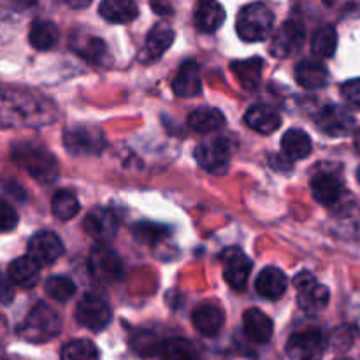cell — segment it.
Instances as JSON below:
<instances>
[{"label": "cell", "mask_w": 360, "mask_h": 360, "mask_svg": "<svg viewBox=\"0 0 360 360\" xmlns=\"http://www.w3.org/2000/svg\"><path fill=\"white\" fill-rule=\"evenodd\" d=\"M316 127L330 137H343L354 130L355 118L343 105L329 104L316 115Z\"/></svg>", "instance_id": "13"}, {"label": "cell", "mask_w": 360, "mask_h": 360, "mask_svg": "<svg viewBox=\"0 0 360 360\" xmlns=\"http://www.w3.org/2000/svg\"><path fill=\"white\" fill-rule=\"evenodd\" d=\"M62 360H98V350L91 341L72 340L63 345L60 352Z\"/></svg>", "instance_id": "35"}, {"label": "cell", "mask_w": 360, "mask_h": 360, "mask_svg": "<svg viewBox=\"0 0 360 360\" xmlns=\"http://www.w3.org/2000/svg\"><path fill=\"white\" fill-rule=\"evenodd\" d=\"M193 327L199 330L202 336H217L221 330L225 322L224 311L218 308L217 304H211V302H204L199 308L193 311L192 315Z\"/></svg>", "instance_id": "22"}, {"label": "cell", "mask_w": 360, "mask_h": 360, "mask_svg": "<svg viewBox=\"0 0 360 360\" xmlns=\"http://www.w3.org/2000/svg\"><path fill=\"white\" fill-rule=\"evenodd\" d=\"M44 292L58 302H67L76 294V285L67 276H49L44 283Z\"/></svg>", "instance_id": "36"}, {"label": "cell", "mask_w": 360, "mask_h": 360, "mask_svg": "<svg viewBox=\"0 0 360 360\" xmlns=\"http://www.w3.org/2000/svg\"><path fill=\"white\" fill-rule=\"evenodd\" d=\"M98 13L109 23H129L136 20L139 9L132 0H104L98 6Z\"/></svg>", "instance_id": "27"}, {"label": "cell", "mask_w": 360, "mask_h": 360, "mask_svg": "<svg viewBox=\"0 0 360 360\" xmlns=\"http://www.w3.org/2000/svg\"><path fill=\"white\" fill-rule=\"evenodd\" d=\"M288 280L285 276V273L278 267H266L264 271H260V274L257 276L255 281V290L259 292V295H262L264 299H269V301H278V299L283 297V294L287 292Z\"/></svg>", "instance_id": "19"}, {"label": "cell", "mask_w": 360, "mask_h": 360, "mask_svg": "<svg viewBox=\"0 0 360 360\" xmlns=\"http://www.w3.org/2000/svg\"><path fill=\"white\" fill-rule=\"evenodd\" d=\"M151 9L155 11V13H158V14H169V13H172V7L169 6V4H160V2H155V4H151Z\"/></svg>", "instance_id": "45"}, {"label": "cell", "mask_w": 360, "mask_h": 360, "mask_svg": "<svg viewBox=\"0 0 360 360\" xmlns=\"http://www.w3.org/2000/svg\"><path fill=\"white\" fill-rule=\"evenodd\" d=\"M84 232L97 241L105 243L118 232V214L109 207H95L84 218Z\"/></svg>", "instance_id": "16"}, {"label": "cell", "mask_w": 360, "mask_h": 360, "mask_svg": "<svg viewBox=\"0 0 360 360\" xmlns=\"http://www.w3.org/2000/svg\"><path fill=\"white\" fill-rule=\"evenodd\" d=\"M357 179H359V183H360V167H359V171H357Z\"/></svg>", "instance_id": "47"}, {"label": "cell", "mask_w": 360, "mask_h": 360, "mask_svg": "<svg viewBox=\"0 0 360 360\" xmlns=\"http://www.w3.org/2000/svg\"><path fill=\"white\" fill-rule=\"evenodd\" d=\"M355 336H357V330H355L354 327H350V326L341 327L340 330H336V333H334L333 347L336 348V350H348V348L354 345Z\"/></svg>", "instance_id": "39"}, {"label": "cell", "mask_w": 360, "mask_h": 360, "mask_svg": "<svg viewBox=\"0 0 360 360\" xmlns=\"http://www.w3.org/2000/svg\"><path fill=\"white\" fill-rule=\"evenodd\" d=\"M195 160L200 167L211 174H225L229 171L232 157V146L229 139L225 137H213V139L202 141L197 144L195 151Z\"/></svg>", "instance_id": "6"}, {"label": "cell", "mask_w": 360, "mask_h": 360, "mask_svg": "<svg viewBox=\"0 0 360 360\" xmlns=\"http://www.w3.org/2000/svg\"><path fill=\"white\" fill-rule=\"evenodd\" d=\"M60 330H62V320L58 313L49 306L37 304L21 322L16 333L23 341L41 345L55 340Z\"/></svg>", "instance_id": "3"}, {"label": "cell", "mask_w": 360, "mask_h": 360, "mask_svg": "<svg viewBox=\"0 0 360 360\" xmlns=\"http://www.w3.org/2000/svg\"><path fill=\"white\" fill-rule=\"evenodd\" d=\"M274 27V14L266 4H248L243 7L236 21V32L245 42H260L267 39Z\"/></svg>", "instance_id": "4"}, {"label": "cell", "mask_w": 360, "mask_h": 360, "mask_svg": "<svg viewBox=\"0 0 360 360\" xmlns=\"http://www.w3.org/2000/svg\"><path fill=\"white\" fill-rule=\"evenodd\" d=\"M269 162H271V165H273L274 169H276V171H285V172H288L290 171V162L287 160V158H281V157H276V155H273V157L269 158Z\"/></svg>", "instance_id": "43"}, {"label": "cell", "mask_w": 360, "mask_h": 360, "mask_svg": "<svg viewBox=\"0 0 360 360\" xmlns=\"http://www.w3.org/2000/svg\"><path fill=\"white\" fill-rule=\"evenodd\" d=\"M11 158L41 185H49L58 178V162L48 148L34 141H18L11 146Z\"/></svg>", "instance_id": "2"}, {"label": "cell", "mask_w": 360, "mask_h": 360, "mask_svg": "<svg viewBox=\"0 0 360 360\" xmlns=\"http://www.w3.org/2000/svg\"><path fill=\"white\" fill-rule=\"evenodd\" d=\"M70 48H72L76 55H79L81 58L94 63V65H105L109 60V51L105 42L102 39L94 37V35L76 32L70 37Z\"/></svg>", "instance_id": "17"}, {"label": "cell", "mask_w": 360, "mask_h": 360, "mask_svg": "<svg viewBox=\"0 0 360 360\" xmlns=\"http://www.w3.org/2000/svg\"><path fill=\"white\" fill-rule=\"evenodd\" d=\"M313 197L316 202L323 206H334L341 200L345 193V181L341 176V169L334 164H323L315 169L309 181Z\"/></svg>", "instance_id": "5"}, {"label": "cell", "mask_w": 360, "mask_h": 360, "mask_svg": "<svg viewBox=\"0 0 360 360\" xmlns=\"http://www.w3.org/2000/svg\"><path fill=\"white\" fill-rule=\"evenodd\" d=\"M338 34L333 25H322L313 32L311 51L320 58H330L336 53Z\"/></svg>", "instance_id": "33"}, {"label": "cell", "mask_w": 360, "mask_h": 360, "mask_svg": "<svg viewBox=\"0 0 360 360\" xmlns=\"http://www.w3.org/2000/svg\"><path fill=\"white\" fill-rule=\"evenodd\" d=\"M243 329H245L246 338L257 345L269 343L274 333L273 320L259 308L246 309L243 315Z\"/></svg>", "instance_id": "18"}, {"label": "cell", "mask_w": 360, "mask_h": 360, "mask_svg": "<svg viewBox=\"0 0 360 360\" xmlns=\"http://www.w3.org/2000/svg\"><path fill=\"white\" fill-rule=\"evenodd\" d=\"M295 288H297V302L299 308L309 315L323 311L329 306L330 292L329 288L320 285L316 278L308 271H302L294 280Z\"/></svg>", "instance_id": "7"}, {"label": "cell", "mask_w": 360, "mask_h": 360, "mask_svg": "<svg viewBox=\"0 0 360 360\" xmlns=\"http://www.w3.org/2000/svg\"><path fill=\"white\" fill-rule=\"evenodd\" d=\"M11 285L13 283L9 281V278H6V280L2 281V304L4 306H7L14 299V294L11 292Z\"/></svg>", "instance_id": "44"}, {"label": "cell", "mask_w": 360, "mask_h": 360, "mask_svg": "<svg viewBox=\"0 0 360 360\" xmlns=\"http://www.w3.org/2000/svg\"><path fill=\"white\" fill-rule=\"evenodd\" d=\"M165 229L160 225L153 224H137L134 227V236H136L137 241L146 243V245H155V243L160 241L165 236Z\"/></svg>", "instance_id": "37"}, {"label": "cell", "mask_w": 360, "mask_h": 360, "mask_svg": "<svg viewBox=\"0 0 360 360\" xmlns=\"http://www.w3.org/2000/svg\"><path fill=\"white\" fill-rule=\"evenodd\" d=\"M200 90H202V84H200L199 65L195 62H185L179 67L178 74L172 81V91L178 97L190 98L199 95Z\"/></svg>", "instance_id": "23"}, {"label": "cell", "mask_w": 360, "mask_h": 360, "mask_svg": "<svg viewBox=\"0 0 360 360\" xmlns=\"http://www.w3.org/2000/svg\"><path fill=\"white\" fill-rule=\"evenodd\" d=\"M28 41L39 51H48V49L55 48L58 42V28L48 20L34 21L30 27V34H28Z\"/></svg>", "instance_id": "31"}, {"label": "cell", "mask_w": 360, "mask_h": 360, "mask_svg": "<svg viewBox=\"0 0 360 360\" xmlns=\"http://www.w3.org/2000/svg\"><path fill=\"white\" fill-rule=\"evenodd\" d=\"M225 360H257V355L253 352H250L248 348L239 347L229 350V354L225 355Z\"/></svg>", "instance_id": "42"}, {"label": "cell", "mask_w": 360, "mask_h": 360, "mask_svg": "<svg viewBox=\"0 0 360 360\" xmlns=\"http://www.w3.org/2000/svg\"><path fill=\"white\" fill-rule=\"evenodd\" d=\"M220 260L224 262V278L234 290H245L248 278L252 274L253 262L239 248H227L221 252Z\"/></svg>", "instance_id": "14"}, {"label": "cell", "mask_w": 360, "mask_h": 360, "mask_svg": "<svg viewBox=\"0 0 360 360\" xmlns=\"http://www.w3.org/2000/svg\"><path fill=\"white\" fill-rule=\"evenodd\" d=\"M76 320L91 333H101L111 323L112 309L104 297L86 294L76 306Z\"/></svg>", "instance_id": "9"}, {"label": "cell", "mask_w": 360, "mask_h": 360, "mask_svg": "<svg viewBox=\"0 0 360 360\" xmlns=\"http://www.w3.org/2000/svg\"><path fill=\"white\" fill-rule=\"evenodd\" d=\"M51 211L58 220L67 221L79 213V200L70 190H58L51 200Z\"/></svg>", "instance_id": "34"}, {"label": "cell", "mask_w": 360, "mask_h": 360, "mask_svg": "<svg viewBox=\"0 0 360 360\" xmlns=\"http://www.w3.org/2000/svg\"><path fill=\"white\" fill-rule=\"evenodd\" d=\"M7 278L13 283V287L20 288H32L39 283L41 280V271H39V264L34 262L30 257H20V259L13 260L7 269Z\"/></svg>", "instance_id": "24"}, {"label": "cell", "mask_w": 360, "mask_h": 360, "mask_svg": "<svg viewBox=\"0 0 360 360\" xmlns=\"http://www.w3.org/2000/svg\"><path fill=\"white\" fill-rule=\"evenodd\" d=\"M341 95H343V98L348 104L360 109V77L359 79L347 81V83L341 86Z\"/></svg>", "instance_id": "40"}, {"label": "cell", "mask_w": 360, "mask_h": 360, "mask_svg": "<svg viewBox=\"0 0 360 360\" xmlns=\"http://www.w3.org/2000/svg\"><path fill=\"white\" fill-rule=\"evenodd\" d=\"M354 143H355V150L360 153V129L355 132V137H354Z\"/></svg>", "instance_id": "46"}, {"label": "cell", "mask_w": 360, "mask_h": 360, "mask_svg": "<svg viewBox=\"0 0 360 360\" xmlns=\"http://www.w3.org/2000/svg\"><path fill=\"white\" fill-rule=\"evenodd\" d=\"M88 271L101 283L112 285L123 278V262L115 250L108 246H95L88 257Z\"/></svg>", "instance_id": "10"}, {"label": "cell", "mask_w": 360, "mask_h": 360, "mask_svg": "<svg viewBox=\"0 0 360 360\" xmlns=\"http://www.w3.org/2000/svg\"><path fill=\"white\" fill-rule=\"evenodd\" d=\"M245 122L250 129L255 130V132L259 134H264V136L276 132L278 127L281 125V118L280 115H278L276 109H273L271 105L266 104L252 105V108L246 111Z\"/></svg>", "instance_id": "21"}, {"label": "cell", "mask_w": 360, "mask_h": 360, "mask_svg": "<svg viewBox=\"0 0 360 360\" xmlns=\"http://www.w3.org/2000/svg\"><path fill=\"white\" fill-rule=\"evenodd\" d=\"M63 146L69 153L81 157V155H97L104 150L105 139L101 129L90 125H74L63 132Z\"/></svg>", "instance_id": "8"}, {"label": "cell", "mask_w": 360, "mask_h": 360, "mask_svg": "<svg viewBox=\"0 0 360 360\" xmlns=\"http://www.w3.org/2000/svg\"><path fill=\"white\" fill-rule=\"evenodd\" d=\"M262 67H264V60L253 56V58L234 62L231 65V70L243 88H246V90H255V88L260 84Z\"/></svg>", "instance_id": "29"}, {"label": "cell", "mask_w": 360, "mask_h": 360, "mask_svg": "<svg viewBox=\"0 0 360 360\" xmlns=\"http://www.w3.org/2000/svg\"><path fill=\"white\" fill-rule=\"evenodd\" d=\"M162 345V343H160ZM160 345L157 343L153 334L141 330L137 336L132 338V348L139 355H153L160 352Z\"/></svg>", "instance_id": "38"}, {"label": "cell", "mask_w": 360, "mask_h": 360, "mask_svg": "<svg viewBox=\"0 0 360 360\" xmlns=\"http://www.w3.org/2000/svg\"><path fill=\"white\" fill-rule=\"evenodd\" d=\"M2 232H11L18 225V213L7 200H2Z\"/></svg>", "instance_id": "41"}, {"label": "cell", "mask_w": 360, "mask_h": 360, "mask_svg": "<svg viewBox=\"0 0 360 360\" xmlns=\"http://www.w3.org/2000/svg\"><path fill=\"white\" fill-rule=\"evenodd\" d=\"M225 116L217 108H199L188 116V127L197 134H210L221 129Z\"/></svg>", "instance_id": "30"}, {"label": "cell", "mask_w": 360, "mask_h": 360, "mask_svg": "<svg viewBox=\"0 0 360 360\" xmlns=\"http://www.w3.org/2000/svg\"><path fill=\"white\" fill-rule=\"evenodd\" d=\"M63 245L51 231H41L32 236L28 243V257L39 266H51L62 257Z\"/></svg>", "instance_id": "15"}, {"label": "cell", "mask_w": 360, "mask_h": 360, "mask_svg": "<svg viewBox=\"0 0 360 360\" xmlns=\"http://www.w3.org/2000/svg\"><path fill=\"white\" fill-rule=\"evenodd\" d=\"M162 360H199L197 348L185 338H171L160 345L158 352Z\"/></svg>", "instance_id": "32"}, {"label": "cell", "mask_w": 360, "mask_h": 360, "mask_svg": "<svg viewBox=\"0 0 360 360\" xmlns=\"http://www.w3.org/2000/svg\"><path fill=\"white\" fill-rule=\"evenodd\" d=\"M281 148H283L285 157L290 160H304L311 153L313 144L304 130L290 129L285 132L283 139H281Z\"/></svg>", "instance_id": "28"}, {"label": "cell", "mask_w": 360, "mask_h": 360, "mask_svg": "<svg viewBox=\"0 0 360 360\" xmlns=\"http://www.w3.org/2000/svg\"><path fill=\"white\" fill-rule=\"evenodd\" d=\"M193 21H195L197 30H200L202 34H213V32H217L224 25L225 9L218 2L204 0V2L197 6Z\"/></svg>", "instance_id": "25"}, {"label": "cell", "mask_w": 360, "mask_h": 360, "mask_svg": "<svg viewBox=\"0 0 360 360\" xmlns=\"http://www.w3.org/2000/svg\"><path fill=\"white\" fill-rule=\"evenodd\" d=\"M336 360H350V359H336Z\"/></svg>", "instance_id": "48"}, {"label": "cell", "mask_w": 360, "mask_h": 360, "mask_svg": "<svg viewBox=\"0 0 360 360\" xmlns=\"http://www.w3.org/2000/svg\"><path fill=\"white\" fill-rule=\"evenodd\" d=\"M295 79L304 90H319L329 83V70L319 60H301L295 67Z\"/></svg>", "instance_id": "20"}, {"label": "cell", "mask_w": 360, "mask_h": 360, "mask_svg": "<svg viewBox=\"0 0 360 360\" xmlns=\"http://www.w3.org/2000/svg\"><path fill=\"white\" fill-rule=\"evenodd\" d=\"M55 108L46 97L34 91L6 88L2 94V123L4 125L39 127L53 122Z\"/></svg>", "instance_id": "1"}, {"label": "cell", "mask_w": 360, "mask_h": 360, "mask_svg": "<svg viewBox=\"0 0 360 360\" xmlns=\"http://www.w3.org/2000/svg\"><path fill=\"white\" fill-rule=\"evenodd\" d=\"M174 30L164 23H157L150 30L144 46V55L150 60H158L174 42Z\"/></svg>", "instance_id": "26"}, {"label": "cell", "mask_w": 360, "mask_h": 360, "mask_svg": "<svg viewBox=\"0 0 360 360\" xmlns=\"http://www.w3.org/2000/svg\"><path fill=\"white\" fill-rule=\"evenodd\" d=\"M327 350V338L320 329H304L292 334L287 343L290 360H322Z\"/></svg>", "instance_id": "11"}, {"label": "cell", "mask_w": 360, "mask_h": 360, "mask_svg": "<svg viewBox=\"0 0 360 360\" xmlns=\"http://www.w3.org/2000/svg\"><path fill=\"white\" fill-rule=\"evenodd\" d=\"M304 41V25L297 20L285 21L271 41V55L276 56V58H288L302 48Z\"/></svg>", "instance_id": "12"}]
</instances>
